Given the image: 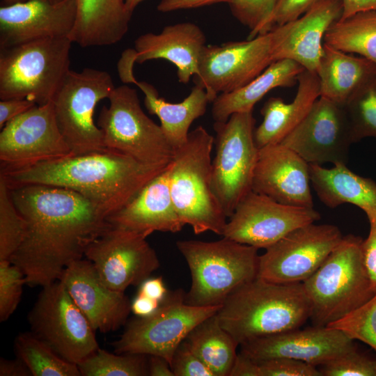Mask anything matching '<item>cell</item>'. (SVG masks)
<instances>
[{
  "mask_svg": "<svg viewBox=\"0 0 376 376\" xmlns=\"http://www.w3.org/2000/svg\"><path fill=\"white\" fill-rule=\"evenodd\" d=\"M26 223L25 235L10 262L26 285L44 287L59 280L88 246L111 226L108 216L71 189L44 185L9 187Z\"/></svg>",
  "mask_w": 376,
  "mask_h": 376,
  "instance_id": "obj_1",
  "label": "cell"
},
{
  "mask_svg": "<svg viewBox=\"0 0 376 376\" xmlns=\"http://www.w3.org/2000/svg\"><path fill=\"white\" fill-rule=\"evenodd\" d=\"M167 166L146 165L106 148L19 168L1 169L0 175L9 187L44 185L71 189L109 217L132 201Z\"/></svg>",
  "mask_w": 376,
  "mask_h": 376,
  "instance_id": "obj_2",
  "label": "cell"
},
{
  "mask_svg": "<svg viewBox=\"0 0 376 376\" xmlns=\"http://www.w3.org/2000/svg\"><path fill=\"white\" fill-rule=\"evenodd\" d=\"M310 315L302 283H276L258 276L230 295L217 313L240 345L300 328Z\"/></svg>",
  "mask_w": 376,
  "mask_h": 376,
  "instance_id": "obj_3",
  "label": "cell"
},
{
  "mask_svg": "<svg viewBox=\"0 0 376 376\" xmlns=\"http://www.w3.org/2000/svg\"><path fill=\"white\" fill-rule=\"evenodd\" d=\"M214 139L203 126L189 132L175 150L169 187L176 211L196 235L211 231L223 235L227 222L212 186L211 152Z\"/></svg>",
  "mask_w": 376,
  "mask_h": 376,
  "instance_id": "obj_4",
  "label": "cell"
},
{
  "mask_svg": "<svg viewBox=\"0 0 376 376\" xmlns=\"http://www.w3.org/2000/svg\"><path fill=\"white\" fill-rule=\"evenodd\" d=\"M176 246L191 274L185 301L196 306L222 305L237 288L258 276V249L223 237L214 242L180 240Z\"/></svg>",
  "mask_w": 376,
  "mask_h": 376,
  "instance_id": "obj_5",
  "label": "cell"
},
{
  "mask_svg": "<svg viewBox=\"0 0 376 376\" xmlns=\"http://www.w3.org/2000/svg\"><path fill=\"white\" fill-rule=\"evenodd\" d=\"M362 242L352 234L343 236L320 267L302 283L313 326L326 327L374 295L363 263Z\"/></svg>",
  "mask_w": 376,
  "mask_h": 376,
  "instance_id": "obj_6",
  "label": "cell"
},
{
  "mask_svg": "<svg viewBox=\"0 0 376 376\" xmlns=\"http://www.w3.org/2000/svg\"><path fill=\"white\" fill-rule=\"evenodd\" d=\"M72 42L45 38L0 49V99L52 101L68 72Z\"/></svg>",
  "mask_w": 376,
  "mask_h": 376,
  "instance_id": "obj_7",
  "label": "cell"
},
{
  "mask_svg": "<svg viewBox=\"0 0 376 376\" xmlns=\"http://www.w3.org/2000/svg\"><path fill=\"white\" fill-rule=\"evenodd\" d=\"M103 106L97 126L104 147L149 166H166L173 160L175 150L160 125L141 109L136 91L126 85L115 87Z\"/></svg>",
  "mask_w": 376,
  "mask_h": 376,
  "instance_id": "obj_8",
  "label": "cell"
},
{
  "mask_svg": "<svg viewBox=\"0 0 376 376\" xmlns=\"http://www.w3.org/2000/svg\"><path fill=\"white\" fill-rule=\"evenodd\" d=\"M221 306H192L185 301L182 289L169 292L154 313L130 321L112 343L114 352L159 356L171 366L176 349L191 331L216 314Z\"/></svg>",
  "mask_w": 376,
  "mask_h": 376,
  "instance_id": "obj_9",
  "label": "cell"
},
{
  "mask_svg": "<svg viewBox=\"0 0 376 376\" xmlns=\"http://www.w3.org/2000/svg\"><path fill=\"white\" fill-rule=\"evenodd\" d=\"M114 88L111 75L104 70H70L65 75L52 102L58 127L72 155L106 149L93 116L96 105L108 98Z\"/></svg>",
  "mask_w": 376,
  "mask_h": 376,
  "instance_id": "obj_10",
  "label": "cell"
},
{
  "mask_svg": "<svg viewBox=\"0 0 376 376\" xmlns=\"http://www.w3.org/2000/svg\"><path fill=\"white\" fill-rule=\"evenodd\" d=\"M252 111L233 113L214 122L216 153L212 161L213 191L228 219L239 202L252 190L258 148L254 141Z\"/></svg>",
  "mask_w": 376,
  "mask_h": 376,
  "instance_id": "obj_11",
  "label": "cell"
},
{
  "mask_svg": "<svg viewBox=\"0 0 376 376\" xmlns=\"http://www.w3.org/2000/svg\"><path fill=\"white\" fill-rule=\"evenodd\" d=\"M28 321L31 331L69 362L77 365L99 348L95 331L59 280L42 287Z\"/></svg>",
  "mask_w": 376,
  "mask_h": 376,
  "instance_id": "obj_12",
  "label": "cell"
},
{
  "mask_svg": "<svg viewBox=\"0 0 376 376\" xmlns=\"http://www.w3.org/2000/svg\"><path fill=\"white\" fill-rule=\"evenodd\" d=\"M331 224L299 227L259 256L258 277L276 283H303L323 263L343 238Z\"/></svg>",
  "mask_w": 376,
  "mask_h": 376,
  "instance_id": "obj_13",
  "label": "cell"
},
{
  "mask_svg": "<svg viewBox=\"0 0 376 376\" xmlns=\"http://www.w3.org/2000/svg\"><path fill=\"white\" fill-rule=\"evenodd\" d=\"M274 61L271 31L253 38L205 45L201 54L195 85L205 89L210 102L219 93L241 88Z\"/></svg>",
  "mask_w": 376,
  "mask_h": 376,
  "instance_id": "obj_14",
  "label": "cell"
},
{
  "mask_svg": "<svg viewBox=\"0 0 376 376\" xmlns=\"http://www.w3.org/2000/svg\"><path fill=\"white\" fill-rule=\"evenodd\" d=\"M147 237L111 224L88 246L84 256L107 287L125 292L129 286L139 285L160 266Z\"/></svg>",
  "mask_w": 376,
  "mask_h": 376,
  "instance_id": "obj_15",
  "label": "cell"
},
{
  "mask_svg": "<svg viewBox=\"0 0 376 376\" xmlns=\"http://www.w3.org/2000/svg\"><path fill=\"white\" fill-rule=\"evenodd\" d=\"M320 219L313 207L283 204L251 190L228 218L222 236L266 249L291 231Z\"/></svg>",
  "mask_w": 376,
  "mask_h": 376,
  "instance_id": "obj_16",
  "label": "cell"
},
{
  "mask_svg": "<svg viewBox=\"0 0 376 376\" xmlns=\"http://www.w3.org/2000/svg\"><path fill=\"white\" fill-rule=\"evenodd\" d=\"M308 164H346L355 143L344 104L320 96L301 123L281 142Z\"/></svg>",
  "mask_w": 376,
  "mask_h": 376,
  "instance_id": "obj_17",
  "label": "cell"
},
{
  "mask_svg": "<svg viewBox=\"0 0 376 376\" xmlns=\"http://www.w3.org/2000/svg\"><path fill=\"white\" fill-rule=\"evenodd\" d=\"M72 155L58 127L52 101L35 105L0 132L1 169H15Z\"/></svg>",
  "mask_w": 376,
  "mask_h": 376,
  "instance_id": "obj_18",
  "label": "cell"
},
{
  "mask_svg": "<svg viewBox=\"0 0 376 376\" xmlns=\"http://www.w3.org/2000/svg\"><path fill=\"white\" fill-rule=\"evenodd\" d=\"M343 331L316 327L258 338L240 345V352L255 361L282 357L320 366L354 347Z\"/></svg>",
  "mask_w": 376,
  "mask_h": 376,
  "instance_id": "obj_19",
  "label": "cell"
},
{
  "mask_svg": "<svg viewBox=\"0 0 376 376\" xmlns=\"http://www.w3.org/2000/svg\"><path fill=\"white\" fill-rule=\"evenodd\" d=\"M77 0H28L0 8V49L37 40L68 37Z\"/></svg>",
  "mask_w": 376,
  "mask_h": 376,
  "instance_id": "obj_20",
  "label": "cell"
},
{
  "mask_svg": "<svg viewBox=\"0 0 376 376\" xmlns=\"http://www.w3.org/2000/svg\"><path fill=\"white\" fill-rule=\"evenodd\" d=\"M59 281L95 331H114L125 324L131 301L124 292L107 287L89 260L70 263Z\"/></svg>",
  "mask_w": 376,
  "mask_h": 376,
  "instance_id": "obj_21",
  "label": "cell"
},
{
  "mask_svg": "<svg viewBox=\"0 0 376 376\" xmlns=\"http://www.w3.org/2000/svg\"><path fill=\"white\" fill-rule=\"evenodd\" d=\"M252 190L283 204L313 207L309 164L281 143L258 150Z\"/></svg>",
  "mask_w": 376,
  "mask_h": 376,
  "instance_id": "obj_22",
  "label": "cell"
},
{
  "mask_svg": "<svg viewBox=\"0 0 376 376\" xmlns=\"http://www.w3.org/2000/svg\"><path fill=\"white\" fill-rule=\"evenodd\" d=\"M342 13L341 0H320L298 19L273 28L274 61L290 59L317 74L326 32Z\"/></svg>",
  "mask_w": 376,
  "mask_h": 376,
  "instance_id": "obj_23",
  "label": "cell"
},
{
  "mask_svg": "<svg viewBox=\"0 0 376 376\" xmlns=\"http://www.w3.org/2000/svg\"><path fill=\"white\" fill-rule=\"evenodd\" d=\"M134 63L133 49L125 50L118 64L119 77L124 83L135 84L144 93L146 108L159 118L167 140L175 150L187 141L192 123L205 113L210 102L207 93L204 88L195 85L182 102H169L159 96L154 86L136 80L132 71Z\"/></svg>",
  "mask_w": 376,
  "mask_h": 376,
  "instance_id": "obj_24",
  "label": "cell"
},
{
  "mask_svg": "<svg viewBox=\"0 0 376 376\" xmlns=\"http://www.w3.org/2000/svg\"><path fill=\"white\" fill-rule=\"evenodd\" d=\"M171 164L132 201L109 217L113 226L148 236L155 231L175 233L183 228L185 225L176 211L170 191Z\"/></svg>",
  "mask_w": 376,
  "mask_h": 376,
  "instance_id": "obj_25",
  "label": "cell"
},
{
  "mask_svg": "<svg viewBox=\"0 0 376 376\" xmlns=\"http://www.w3.org/2000/svg\"><path fill=\"white\" fill-rule=\"evenodd\" d=\"M203 30L192 22H180L164 27L159 33H147L134 41V58L141 64L153 59H164L177 68L180 83L187 84L198 75L201 52L206 45Z\"/></svg>",
  "mask_w": 376,
  "mask_h": 376,
  "instance_id": "obj_26",
  "label": "cell"
},
{
  "mask_svg": "<svg viewBox=\"0 0 376 376\" xmlns=\"http://www.w3.org/2000/svg\"><path fill=\"white\" fill-rule=\"evenodd\" d=\"M297 91L292 102L272 97L264 104L261 124L254 130V141L260 149L281 143L306 118L320 97V82L316 73L304 70L297 79Z\"/></svg>",
  "mask_w": 376,
  "mask_h": 376,
  "instance_id": "obj_27",
  "label": "cell"
},
{
  "mask_svg": "<svg viewBox=\"0 0 376 376\" xmlns=\"http://www.w3.org/2000/svg\"><path fill=\"white\" fill-rule=\"evenodd\" d=\"M132 15L125 0H77L68 38L81 47L113 45L127 33Z\"/></svg>",
  "mask_w": 376,
  "mask_h": 376,
  "instance_id": "obj_28",
  "label": "cell"
},
{
  "mask_svg": "<svg viewBox=\"0 0 376 376\" xmlns=\"http://www.w3.org/2000/svg\"><path fill=\"white\" fill-rule=\"evenodd\" d=\"M310 179L320 200L334 208L350 203L363 212L376 211V182L359 175L346 164H339L331 169L309 164Z\"/></svg>",
  "mask_w": 376,
  "mask_h": 376,
  "instance_id": "obj_29",
  "label": "cell"
},
{
  "mask_svg": "<svg viewBox=\"0 0 376 376\" xmlns=\"http://www.w3.org/2000/svg\"><path fill=\"white\" fill-rule=\"evenodd\" d=\"M304 70L300 64L290 59L274 61L244 86L218 95L212 102L213 120L225 122L233 113L252 111L255 104L271 90L296 84L299 75Z\"/></svg>",
  "mask_w": 376,
  "mask_h": 376,
  "instance_id": "obj_30",
  "label": "cell"
},
{
  "mask_svg": "<svg viewBox=\"0 0 376 376\" xmlns=\"http://www.w3.org/2000/svg\"><path fill=\"white\" fill-rule=\"evenodd\" d=\"M376 69L369 60L324 43L317 70L320 96L344 104L363 81Z\"/></svg>",
  "mask_w": 376,
  "mask_h": 376,
  "instance_id": "obj_31",
  "label": "cell"
},
{
  "mask_svg": "<svg viewBox=\"0 0 376 376\" xmlns=\"http://www.w3.org/2000/svg\"><path fill=\"white\" fill-rule=\"evenodd\" d=\"M185 340L214 376H229L240 344L222 327L217 313L196 326Z\"/></svg>",
  "mask_w": 376,
  "mask_h": 376,
  "instance_id": "obj_32",
  "label": "cell"
},
{
  "mask_svg": "<svg viewBox=\"0 0 376 376\" xmlns=\"http://www.w3.org/2000/svg\"><path fill=\"white\" fill-rule=\"evenodd\" d=\"M324 43L349 54H357L376 65V10L340 18L329 28Z\"/></svg>",
  "mask_w": 376,
  "mask_h": 376,
  "instance_id": "obj_33",
  "label": "cell"
},
{
  "mask_svg": "<svg viewBox=\"0 0 376 376\" xmlns=\"http://www.w3.org/2000/svg\"><path fill=\"white\" fill-rule=\"evenodd\" d=\"M14 348L32 376H81L77 364L62 358L31 331L16 336Z\"/></svg>",
  "mask_w": 376,
  "mask_h": 376,
  "instance_id": "obj_34",
  "label": "cell"
},
{
  "mask_svg": "<svg viewBox=\"0 0 376 376\" xmlns=\"http://www.w3.org/2000/svg\"><path fill=\"white\" fill-rule=\"evenodd\" d=\"M148 355L113 354L100 347L77 364L81 376H146Z\"/></svg>",
  "mask_w": 376,
  "mask_h": 376,
  "instance_id": "obj_35",
  "label": "cell"
},
{
  "mask_svg": "<svg viewBox=\"0 0 376 376\" xmlns=\"http://www.w3.org/2000/svg\"><path fill=\"white\" fill-rule=\"evenodd\" d=\"M345 107L354 141L367 137L376 139V69L349 97Z\"/></svg>",
  "mask_w": 376,
  "mask_h": 376,
  "instance_id": "obj_36",
  "label": "cell"
},
{
  "mask_svg": "<svg viewBox=\"0 0 376 376\" xmlns=\"http://www.w3.org/2000/svg\"><path fill=\"white\" fill-rule=\"evenodd\" d=\"M26 223L15 207L10 188L0 175V260H10L23 242Z\"/></svg>",
  "mask_w": 376,
  "mask_h": 376,
  "instance_id": "obj_37",
  "label": "cell"
},
{
  "mask_svg": "<svg viewBox=\"0 0 376 376\" xmlns=\"http://www.w3.org/2000/svg\"><path fill=\"white\" fill-rule=\"evenodd\" d=\"M326 327L340 330L376 350V292L362 306Z\"/></svg>",
  "mask_w": 376,
  "mask_h": 376,
  "instance_id": "obj_38",
  "label": "cell"
},
{
  "mask_svg": "<svg viewBox=\"0 0 376 376\" xmlns=\"http://www.w3.org/2000/svg\"><path fill=\"white\" fill-rule=\"evenodd\" d=\"M26 285L23 272L10 260H0V321H6L17 309Z\"/></svg>",
  "mask_w": 376,
  "mask_h": 376,
  "instance_id": "obj_39",
  "label": "cell"
},
{
  "mask_svg": "<svg viewBox=\"0 0 376 376\" xmlns=\"http://www.w3.org/2000/svg\"><path fill=\"white\" fill-rule=\"evenodd\" d=\"M278 0H235L229 3L232 15L250 33L248 39L266 33L269 17Z\"/></svg>",
  "mask_w": 376,
  "mask_h": 376,
  "instance_id": "obj_40",
  "label": "cell"
},
{
  "mask_svg": "<svg viewBox=\"0 0 376 376\" xmlns=\"http://www.w3.org/2000/svg\"><path fill=\"white\" fill-rule=\"evenodd\" d=\"M322 376H376V360L353 347L318 368Z\"/></svg>",
  "mask_w": 376,
  "mask_h": 376,
  "instance_id": "obj_41",
  "label": "cell"
},
{
  "mask_svg": "<svg viewBox=\"0 0 376 376\" xmlns=\"http://www.w3.org/2000/svg\"><path fill=\"white\" fill-rule=\"evenodd\" d=\"M256 361L258 376H322L317 366L295 359L276 357Z\"/></svg>",
  "mask_w": 376,
  "mask_h": 376,
  "instance_id": "obj_42",
  "label": "cell"
},
{
  "mask_svg": "<svg viewBox=\"0 0 376 376\" xmlns=\"http://www.w3.org/2000/svg\"><path fill=\"white\" fill-rule=\"evenodd\" d=\"M171 367L174 376H214L186 340L176 349Z\"/></svg>",
  "mask_w": 376,
  "mask_h": 376,
  "instance_id": "obj_43",
  "label": "cell"
},
{
  "mask_svg": "<svg viewBox=\"0 0 376 376\" xmlns=\"http://www.w3.org/2000/svg\"><path fill=\"white\" fill-rule=\"evenodd\" d=\"M320 1L278 0L267 21L266 32L298 19Z\"/></svg>",
  "mask_w": 376,
  "mask_h": 376,
  "instance_id": "obj_44",
  "label": "cell"
},
{
  "mask_svg": "<svg viewBox=\"0 0 376 376\" xmlns=\"http://www.w3.org/2000/svg\"><path fill=\"white\" fill-rule=\"evenodd\" d=\"M370 224L367 238L362 242V254L366 269L370 279L372 289L376 292V211L364 212Z\"/></svg>",
  "mask_w": 376,
  "mask_h": 376,
  "instance_id": "obj_45",
  "label": "cell"
},
{
  "mask_svg": "<svg viewBox=\"0 0 376 376\" xmlns=\"http://www.w3.org/2000/svg\"><path fill=\"white\" fill-rule=\"evenodd\" d=\"M36 104L26 99H8L0 101V128L10 120L26 112Z\"/></svg>",
  "mask_w": 376,
  "mask_h": 376,
  "instance_id": "obj_46",
  "label": "cell"
},
{
  "mask_svg": "<svg viewBox=\"0 0 376 376\" xmlns=\"http://www.w3.org/2000/svg\"><path fill=\"white\" fill-rule=\"evenodd\" d=\"M235 0H161L157 6L159 12L171 11L196 8L219 3H228Z\"/></svg>",
  "mask_w": 376,
  "mask_h": 376,
  "instance_id": "obj_47",
  "label": "cell"
},
{
  "mask_svg": "<svg viewBox=\"0 0 376 376\" xmlns=\"http://www.w3.org/2000/svg\"><path fill=\"white\" fill-rule=\"evenodd\" d=\"M168 292L162 278L155 277L143 281L139 285L137 293L161 303Z\"/></svg>",
  "mask_w": 376,
  "mask_h": 376,
  "instance_id": "obj_48",
  "label": "cell"
},
{
  "mask_svg": "<svg viewBox=\"0 0 376 376\" xmlns=\"http://www.w3.org/2000/svg\"><path fill=\"white\" fill-rule=\"evenodd\" d=\"M229 376H258L256 361L240 352L237 354Z\"/></svg>",
  "mask_w": 376,
  "mask_h": 376,
  "instance_id": "obj_49",
  "label": "cell"
},
{
  "mask_svg": "<svg viewBox=\"0 0 376 376\" xmlns=\"http://www.w3.org/2000/svg\"><path fill=\"white\" fill-rule=\"evenodd\" d=\"M0 376H32L26 364L18 357L0 359Z\"/></svg>",
  "mask_w": 376,
  "mask_h": 376,
  "instance_id": "obj_50",
  "label": "cell"
},
{
  "mask_svg": "<svg viewBox=\"0 0 376 376\" xmlns=\"http://www.w3.org/2000/svg\"><path fill=\"white\" fill-rule=\"evenodd\" d=\"M159 305L160 302L137 293L131 301V312L136 317H145L154 313Z\"/></svg>",
  "mask_w": 376,
  "mask_h": 376,
  "instance_id": "obj_51",
  "label": "cell"
},
{
  "mask_svg": "<svg viewBox=\"0 0 376 376\" xmlns=\"http://www.w3.org/2000/svg\"><path fill=\"white\" fill-rule=\"evenodd\" d=\"M343 13L340 18H345L359 12L376 10V0H341Z\"/></svg>",
  "mask_w": 376,
  "mask_h": 376,
  "instance_id": "obj_52",
  "label": "cell"
},
{
  "mask_svg": "<svg viewBox=\"0 0 376 376\" xmlns=\"http://www.w3.org/2000/svg\"><path fill=\"white\" fill-rule=\"evenodd\" d=\"M148 375L150 376H174L170 363L159 356H148Z\"/></svg>",
  "mask_w": 376,
  "mask_h": 376,
  "instance_id": "obj_53",
  "label": "cell"
},
{
  "mask_svg": "<svg viewBox=\"0 0 376 376\" xmlns=\"http://www.w3.org/2000/svg\"><path fill=\"white\" fill-rule=\"evenodd\" d=\"M143 0H125V6L128 10L133 13L136 7Z\"/></svg>",
  "mask_w": 376,
  "mask_h": 376,
  "instance_id": "obj_54",
  "label": "cell"
},
{
  "mask_svg": "<svg viewBox=\"0 0 376 376\" xmlns=\"http://www.w3.org/2000/svg\"><path fill=\"white\" fill-rule=\"evenodd\" d=\"M3 1L5 5H10V4H13L16 3L24 2L28 0H3ZM49 1H52V2H58L62 0H49Z\"/></svg>",
  "mask_w": 376,
  "mask_h": 376,
  "instance_id": "obj_55",
  "label": "cell"
}]
</instances>
